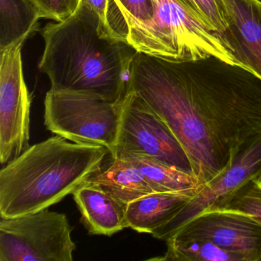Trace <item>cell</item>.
<instances>
[{
  "label": "cell",
  "mask_w": 261,
  "mask_h": 261,
  "mask_svg": "<svg viewBox=\"0 0 261 261\" xmlns=\"http://www.w3.org/2000/svg\"><path fill=\"white\" fill-rule=\"evenodd\" d=\"M129 88L173 133L200 186L261 135L260 77L219 58L171 60L137 53Z\"/></svg>",
  "instance_id": "cell-1"
},
{
  "label": "cell",
  "mask_w": 261,
  "mask_h": 261,
  "mask_svg": "<svg viewBox=\"0 0 261 261\" xmlns=\"http://www.w3.org/2000/svg\"><path fill=\"white\" fill-rule=\"evenodd\" d=\"M42 35L45 48L39 68L49 79L51 89L123 100L138 51L113 37L84 1L66 20L47 24Z\"/></svg>",
  "instance_id": "cell-2"
},
{
  "label": "cell",
  "mask_w": 261,
  "mask_h": 261,
  "mask_svg": "<svg viewBox=\"0 0 261 261\" xmlns=\"http://www.w3.org/2000/svg\"><path fill=\"white\" fill-rule=\"evenodd\" d=\"M109 151L55 135L30 146L0 171V216L15 218L57 204L102 169Z\"/></svg>",
  "instance_id": "cell-3"
},
{
  "label": "cell",
  "mask_w": 261,
  "mask_h": 261,
  "mask_svg": "<svg viewBox=\"0 0 261 261\" xmlns=\"http://www.w3.org/2000/svg\"><path fill=\"white\" fill-rule=\"evenodd\" d=\"M153 1V20L134 46L138 53L171 60L215 56L238 65L221 36L199 22L181 0Z\"/></svg>",
  "instance_id": "cell-4"
},
{
  "label": "cell",
  "mask_w": 261,
  "mask_h": 261,
  "mask_svg": "<svg viewBox=\"0 0 261 261\" xmlns=\"http://www.w3.org/2000/svg\"><path fill=\"white\" fill-rule=\"evenodd\" d=\"M122 100L111 102L89 94L50 89L44 102V123L55 135L76 143L103 146L113 157Z\"/></svg>",
  "instance_id": "cell-5"
},
{
  "label": "cell",
  "mask_w": 261,
  "mask_h": 261,
  "mask_svg": "<svg viewBox=\"0 0 261 261\" xmlns=\"http://www.w3.org/2000/svg\"><path fill=\"white\" fill-rule=\"evenodd\" d=\"M66 215L48 208L0 221V261H72L76 249Z\"/></svg>",
  "instance_id": "cell-6"
},
{
  "label": "cell",
  "mask_w": 261,
  "mask_h": 261,
  "mask_svg": "<svg viewBox=\"0 0 261 261\" xmlns=\"http://www.w3.org/2000/svg\"><path fill=\"white\" fill-rule=\"evenodd\" d=\"M141 154L192 174L190 161L169 126L132 90L123 97L115 154Z\"/></svg>",
  "instance_id": "cell-7"
},
{
  "label": "cell",
  "mask_w": 261,
  "mask_h": 261,
  "mask_svg": "<svg viewBox=\"0 0 261 261\" xmlns=\"http://www.w3.org/2000/svg\"><path fill=\"white\" fill-rule=\"evenodd\" d=\"M19 42L0 51V162L7 165L30 147L32 96Z\"/></svg>",
  "instance_id": "cell-8"
},
{
  "label": "cell",
  "mask_w": 261,
  "mask_h": 261,
  "mask_svg": "<svg viewBox=\"0 0 261 261\" xmlns=\"http://www.w3.org/2000/svg\"><path fill=\"white\" fill-rule=\"evenodd\" d=\"M254 178H261V135L246 143L219 175L200 186L190 201L152 236L166 241L192 218L218 209L227 197Z\"/></svg>",
  "instance_id": "cell-9"
},
{
  "label": "cell",
  "mask_w": 261,
  "mask_h": 261,
  "mask_svg": "<svg viewBox=\"0 0 261 261\" xmlns=\"http://www.w3.org/2000/svg\"><path fill=\"white\" fill-rule=\"evenodd\" d=\"M171 238L212 241L226 250L241 253L247 261H259L261 253V224L250 215L237 211L203 212Z\"/></svg>",
  "instance_id": "cell-10"
},
{
  "label": "cell",
  "mask_w": 261,
  "mask_h": 261,
  "mask_svg": "<svg viewBox=\"0 0 261 261\" xmlns=\"http://www.w3.org/2000/svg\"><path fill=\"white\" fill-rule=\"evenodd\" d=\"M227 30L224 42L238 65L261 79V2L258 0H219Z\"/></svg>",
  "instance_id": "cell-11"
},
{
  "label": "cell",
  "mask_w": 261,
  "mask_h": 261,
  "mask_svg": "<svg viewBox=\"0 0 261 261\" xmlns=\"http://www.w3.org/2000/svg\"><path fill=\"white\" fill-rule=\"evenodd\" d=\"M72 195L88 233L111 236L127 228V204L108 195L95 183L87 181Z\"/></svg>",
  "instance_id": "cell-12"
},
{
  "label": "cell",
  "mask_w": 261,
  "mask_h": 261,
  "mask_svg": "<svg viewBox=\"0 0 261 261\" xmlns=\"http://www.w3.org/2000/svg\"><path fill=\"white\" fill-rule=\"evenodd\" d=\"M197 191L153 192L129 203L126 215L127 227L138 233L152 234L170 221Z\"/></svg>",
  "instance_id": "cell-13"
},
{
  "label": "cell",
  "mask_w": 261,
  "mask_h": 261,
  "mask_svg": "<svg viewBox=\"0 0 261 261\" xmlns=\"http://www.w3.org/2000/svg\"><path fill=\"white\" fill-rule=\"evenodd\" d=\"M88 181L95 183L108 195L127 204L156 192L136 166L118 157L111 158L109 166L96 172Z\"/></svg>",
  "instance_id": "cell-14"
},
{
  "label": "cell",
  "mask_w": 261,
  "mask_h": 261,
  "mask_svg": "<svg viewBox=\"0 0 261 261\" xmlns=\"http://www.w3.org/2000/svg\"><path fill=\"white\" fill-rule=\"evenodd\" d=\"M42 18L34 0H0V51L25 42Z\"/></svg>",
  "instance_id": "cell-15"
},
{
  "label": "cell",
  "mask_w": 261,
  "mask_h": 261,
  "mask_svg": "<svg viewBox=\"0 0 261 261\" xmlns=\"http://www.w3.org/2000/svg\"><path fill=\"white\" fill-rule=\"evenodd\" d=\"M123 159L137 168L156 192H195L200 184L192 174L141 154L121 152L114 158Z\"/></svg>",
  "instance_id": "cell-16"
},
{
  "label": "cell",
  "mask_w": 261,
  "mask_h": 261,
  "mask_svg": "<svg viewBox=\"0 0 261 261\" xmlns=\"http://www.w3.org/2000/svg\"><path fill=\"white\" fill-rule=\"evenodd\" d=\"M166 253L160 260L171 261H247L242 254L226 250L206 240L180 241L166 240Z\"/></svg>",
  "instance_id": "cell-17"
},
{
  "label": "cell",
  "mask_w": 261,
  "mask_h": 261,
  "mask_svg": "<svg viewBox=\"0 0 261 261\" xmlns=\"http://www.w3.org/2000/svg\"><path fill=\"white\" fill-rule=\"evenodd\" d=\"M217 210L242 212L261 224V178L247 181L227 197Z\"/></svg>",
  "instance_id": "cell-18"
},
{
  "label": "cell",
  "mask_w": 261,
  "mask_h": 261,
  "mask_svg": "<svg viewBox=\"0 0 261 261\" xmlns=\"http://www.w3.org/2000/svg\"><path fill=\"white\" fill-rule=\"evenodd\" d=\"M181 2L199 22L218 33L224 40L227 23L219 0H181Z\"/></svg>",
  "instance_id": "cell-19"
},
{
  "label": "cell",
  "mask_w": 261,
  "mask_h": 261,
  "mask_svg": "<svg viewBox=\"0 0 261 261\" xmlns=\"http://www.w3.org/2000/svg\"><path fill=\"white\" fill-rule=\"evenodd\" d=\"M44 18L62 22L77 11L81 0H34Z\"/></svg>",
  "instance_id": "cell-20"
},
{
  "label": "cell",
  "mask_w": 261,
  "mask_h": 261,
  "mask_svg": "<svg viewBox=\"0 0 261 261\" xmlns=\"http://www.w3.org/2000/svg\"><path fill=\"white\" fill-rule=\"evenodd\" d=\"M87 5L89 6L100 17L103 27L107 30V10L108 0H82ZM108 31V30H107Z\"/></svg>",
  "instance_id": "cell-21"
},
{
  "label": "cell",
  "mask_w": 261,
  "mask_h": 261,
  "mask_svg": "<svg viewBox=\"0 0 261 261\" xmlns=\"http://www.w3.org/2000/svg\"><path fill=\"white\" fill-rule=\"evenodd\" d=\"M259 261H261V253H260V256H259Z\"/></svg>",
  "instance_id": "cell-22"
},
{
  "label": "cell",
  "mask_w": 261,
  "mask_h": 261,
  "mask_svg": "<svg viewBox=\"0 0 261 261\" xmlns=\"http://www.w3.org/2000/svg\"><path fill=\"white\" fill-rule=\"evenodd\" d=\"M258 1H259V2H261V0H258Z\"/></svg>",
  "instance_id": "cell-23"
}]
</instances>
